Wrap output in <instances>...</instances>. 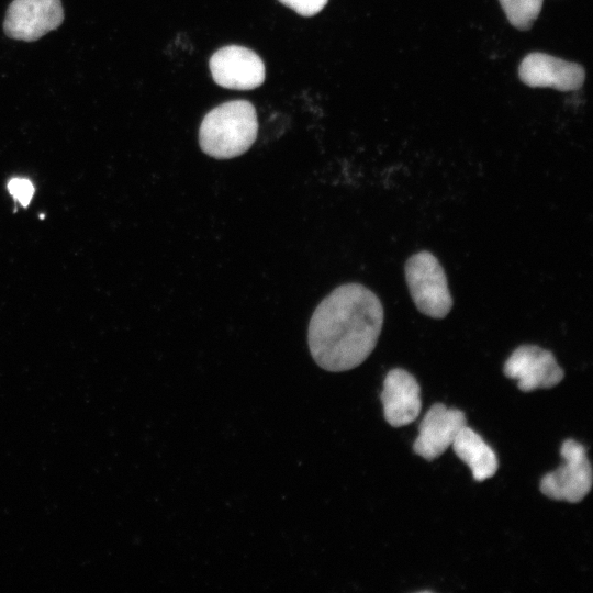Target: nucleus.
I'll return each mask as SVG.
<instances>
[{
	"mask_svg": "<svg viewBox=\"0 0 593 593\" xmlns=\"http://www.w3.org/2000/svg\"><path fill=\"white\" fill-rule=\"evenodd\" d=\"M257 133L255 107L246 100H233L217 105L204 116L199 130V144L204 154L228 159L247 152Z\"/></svg>",
	"mask_w": 593,
	"mask_h": 593,
	"instance_id": "2",
	"label": "nucleus"
},
{
	"mask_svg": "<svg viewBox=\"0 0 593 593\" xmlns=\"http://www.w3.org/2000/svg\"><path fill=\"white\" fill-rule=\"evenodd\" d=\"M382 325L380 299L362 284H342L312 314L307 331L312 358L326 371L354 369L373 351Z\"/></svg>",
	"mask_w": 593,
	"mask_h": 593,
	"instance_id": "1",
	"label": "nucleus"
},
{
	"mask_svg": "<svg viewBox=\"0 0 593 593\" xmlns=\"http://www.w3.org/2000/svg\"><path fill=\"white\" fill-rule=\"evenodd\" d=\"M510 23L521 31L532 27L538 18L542 0H500Z\"/></svg>",
	"mask_w": 593,
	"mask_h": 593,
	"instance_id": "12",
	"label": "nucleus"
},
{
	"mask_svg": "<svg viewBox=\"0 0 593 593\" xmlns=\"http://www.w3.org/2000/svg\"><path fill=\"white\" fill-rule=\"evenodd\" d=\"M64 21L60 0H13L3 21L4 33L14 40L33 42Z\"/></svg>",
	"mask_w": 593,
	"mask_h": 593,
	"instance_id": "5",
	"label": "nucleus"
},
{
	"mask_svg": "<svg viewBox=\"0 0 593 593\" xmlns=\"http://www.w3.org/2000/svg\"><path fill=\"white\" fill-rule=\"evenodd\" d=\"M405 279L416 309L433 318H444L451 310L452 298L445 271L429 251L411 256L405 264Z\"/></svg>",
	"mask_w": 593,
	"mask_h": 593,
	"instance_id": "3",
	"label": "nucleus"
},
{
	"mask_svg": "<svg viewBox=\"0 0 593 593\" xmlns=\"http://www.w3.org/2000/svg\"><path fill=\"white\" fill-rule=\"evenodd\" d=\"M455 454L470 468L478 482L493 477L499 462L494 450L469 426H463L451 444Z\"/></svg>",
	"mask_w": 593,
	"mask_h": 593,
	"instance_id": "11",
	"label": "nucleus"
},
{
	"mask_svg": "<svg viewBox=\"0 0 593 593\" xmlns=\"http://www.w3.org/2000/svg\"><path fill=\"white\" fill-rule=\"evenodd\" d=\"M385 421L393 427L414 422L422 409L421 388L416 379L402 368L388 372L381 391Z\"/></svg>",
	"mask_w": 593,
	"mask_h": 593,
	"instance_id": "10",
	"label": "nucleus"
},
{
	"mask_svg": "<svg viewBox=\"0 0 593 593\" xmlns=\"http://www.w3.org/2000/svg\"><path fill=\"white\" fill-rule=\"evenodd\" d=\"M213 80L221 87L234 90H251L265 80L262 59L251 49L228 45L216 51L209 61Z\"/></svg>",
	"mask_w": 593,
	"mask_h": 593,
	"instance_id": "7",
	"label": "nucleus"
},
{
	"mask_svg": "<svg viewBox=\"0 0 593 593\" xmlns=\"http://www.w3.org/2000/svg\"><path fill=\"white\" fill-rule=\"evenodd\" d=\"M8 189L13 198H15L24 206L30 203L34 193L32 182L22 178L11 179L8 184Z\"/></svg>",
	"mask_w": 593,
	"mask_h": 593,
	"instance_id": "14",
	"label": "nucleus"
},
{
	"mask_svg": "<svg viewBox=\"0 0 593 593\" xmlns=\"http://www.w3.org/2000/svg\"><path fill=\"white\" fill-rule=\"evenodd\" d=\"M466 425L462 411L448 409L443 403L433 404L418 426V436L413 444L414 452L426 460L438 458Z\"/></svg>",
	"mask_w": 593,
	"mask_h": 593,
	"instance_id": "8",
	"label": "nucleus"
},
{
	"mask_svg": "<svg viewBox=\"0 0 593 593\" xmlns=\"http://www.w3.org/2000/svg\"><path fill=\"white\" fill-rule=\"evenodd\" d=\"M504 374L517 380L519 390L529 392L559 384L564 371L551 351L536 345H522L505 361Z\"/></svg>",
	"mask_w": 593,
	"mask_h": 593,
	"instance_id": "6",
	"label": "nucleus"
},
{
	"mask_svg": "<svg viewBox=\"0 0 593 593\" xmlns=\"http://www.w3.org/2000/svg\"><path fill=\"white\" fill-rule=\"evenodd\" d=\"M518 75L529 87H549L560 91L578 90L585 79V71L579 64L545 53L528 54L519 65Z\"/></svg>",
	"mask_w": 593,
	"mask_h": 593,
	"instance_id": "9",
	"label": "nucleus"
},
{
	"mask_svg": "<svg viewBox=\"0 0 593 593\" xmlns=\"http://www.w3.org/2000/svg\"><path fill=\"white\" fill-rule=\"evenodd\" d=\"M286 7L303 16H312L323 10L328 0H279Z\"/></svg>",
	"mask_w": 593,
	"mask_h": 593,
	"instance_id": "13",
	"label": "nucleus"
},
{
	"mask_svg": "<svg viewBox=\"0 0 593 593\" xmlns=\"http://www.w3.org/2000/svg\"><path fill=\"white\" fill-rule=\"evenodd\" d=\"M560 455L562 466L542 477L540 491L552 500L578 503L592 488V467L586 450L574 439H567L561 445Z\"/></svg>",
	"mask_w": 593,
	"mask_h": 593,
	"instance_id": "4",
	"label": "nucleus"
}]
</instances>
